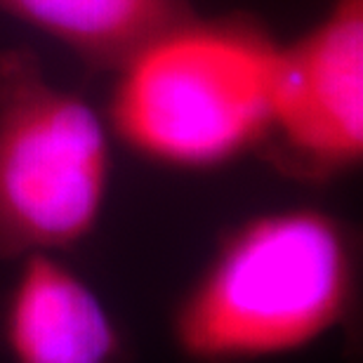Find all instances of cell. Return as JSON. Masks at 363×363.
<instances>
[{
  "label": "cell",
  "instance_id": "cell-1",
  "mask_svg": "<svg viewBox=\"0 0 363 363\" xmlns=\"http://www.w3.org/2000/svg\"><path fill=\"white\" fill-rule=\"evenodd\" d=\"M357 307L354 231L318 208H286L222 238L179 300L170 335L191 363H255L321 342Z\"/></svg>",
  "mask_w": 363,
  "mask_h": 363
},
{
  "label": "cell",
  "instance_id": "cell-2",
  "mask_svg": "<svg viewBox=\"0 0 363 363\" xmlns=\"http://www.w3.org/2000/svg\"><path fill=\"white\" fill-rule=\"evenodd\" d=\"M281 45L250 19H189L118 67L116 135L140 156L208 170L264 147Z\"/></svg>",
  "mask_w": 363,
  "mask_h": 363
},
{
  "label": "cell",
  "instance_id": "cell-3",
  "mask_svg": "<svg viewBox=\"0 0 363 363\" xmlns=\"http://www.w3.org/2000/svg\"><path fill=\"white\" fill-rule=\"evenodd\" d=\"M111 147L104 123L48 81L26 48L0 52V267L71 250L104 213Z\"/></svg>",
  "mask_w": 363,
  "mask_h": 363
},
{
  "label": "cell",
  "instance_id": "cell-4",
  "mask_svg": "<svg viewBox=\"0 0 363 363\" xmlns=\"http://www.w3.org/2000/svg\"><path fill=\"white\" fill-rule=\"evenodd\" d=\"M276 170L323 182L363 156V0H333L318 24L281 45L272 128Z\"/></svg>",
  "mask_w": 363,
  "mask_h": 363
},
{
  "label": "cell",
  "instance_id": "cell-5",
  "mask_svg": "<svg viewBox=\"0 0 363 363\" xmlns=\"http://www.w3.org/2000/svg\"><path fill=\"white\" fill-rule=\"evenodd\" d=\"M0 335L12 363H128L118 321L55 252L19 259Z\"/></svg>",
  "mask_w": 363,
  "mask_h": 363
},
{
  "label": "cell",
  "instance_id": "cell-6",
  "mask_svg": "<svg viewBox=\"0 0 363 363\" xmlns=\"http://www.w3.org/2000/svg\"><path fill=\"white\" fill-rule=\"evenodd\" d=\"M0 12L64 43L90 67L111 71L194 14L189 0H0Z\"/></svg>",
  "mask_w": 363,
  "mask_h": 363
}]
</instances>
